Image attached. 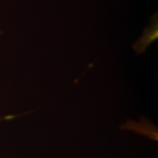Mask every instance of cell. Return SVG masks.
<instances>
[{
	"instance_id": "obj_1",
	"label": "cell",
	"mask_w": 158,
	"mask_h": 158,
	"mask_svg": "<svg viewBox=\"0 0 158 158\" xmlns=\"http://www.w3.org/2000/svg\"><path fill=\"white\" fill-rule=\"evenodd\" d=\"M120 128L122 130L133 132L147 137L152 141H157L158 140L157 127L146 117H141L138 121L128 119L120 126Z\"/></svg>"
},
{
	"instance_id": "obj_2",
	"label": "cell",
	"mask_w": 158,
	"mask_h": 158,
	"mask_svg": "<svg viewBox=\"0 0 158 158\" xmlns=\"http://www.w3.org/2000/svg\"><path fill=\"white\" fill-rule=\"evenodd\" d=\"M6 118H8V117H2V118H0V121H2V120H5Z\"/></svg>"
}]
</instances>
